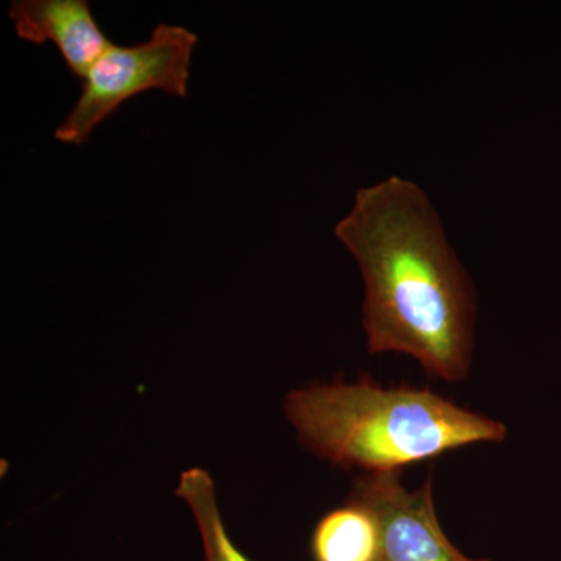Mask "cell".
Wrapping results in <instances>:
<instances>
[{
    "label": "cell",
    "mask_w": 561,
    "mask_h": 561,
    "mask_svg": "<svg viewBox=\"0 0 561 561\" xmlns=\"http://www.w3.org/2000/svg\"><path fill=\"white\" fill-rule=\"evenodd\" d=\"M334 232L364 278L368 351L408 354L430 375L463 381L474 290L426 192L400 175L360 187Z\"/></svg>",
    "instance_id": "6da1fadb"
},
{
    "label": "cell",
    "mask_w": 561,
    "mask_h": 561,
    "mask_svg": "<svg viewBox=\"0 0 561 561\" xmlns=\"http://www.w3.org/2000/svg\"><path fill=\"white\" fill-rule=\"evenodd\" d=\"M284 413L309 451L342 468L398 472L474 443H497L504 424L431 390L370 381L316 383L290 391Z\"/></svg>",
    "instance_id": "7a4b0ae2"
},
{
    "label": "cell",
    "mask_w": 561,
    "mask_h": 561,
    "mask_svg": "<svg viewBox=\"0 0 561 561\" xmlns=\"http://www.w3.org/2000/svg\"><path fill=\"white\" fill-rule=\"evenodd\" d=\"M197 44V33L165 22L142 43L113 44L81 80L79 99L55 128V139L83 146L99 125L144 92L186 98Z\"/></svg>",
    "instance_id": "3957f363"
},
{
    "label": "cell",
    "mask_w": 561,
    "mask_h": 561,
    "mask_svg": "<svg viewBox=\"0 0 561 561\" xmlns=\"http://www.w3.org/2000/svg\"><path fill=\"white\" fill-rule=\"evenodd\" d=\"M350 501L375 516L381 561H490L470 559L448 540L435 513L431 481L411 491L398 472H367L354 483Z\"/></svg>",
    "instance_id": "277c9868"
},
{
    "label": "cell",
    "mask_w": 561,
    "mask_h": 561,
    "mask_svg": "<svg viewBox=\"0 0 561 561\" xmlns=\"http://www.w3.org/2000/svg\"><path fill=\"white\" fill-rule=\"evenodd\" d=\"M14 32L28 43H51L73 76L83 80L113 46L87 0H14L9 9Z\"/></svg>",
    "instance_id": "5b68a950"
},
{
    "label": "cell",
    "mask_w": 561,
    "mask_h": 561,
    "mask_svg": "<svg viewBox=\"0 0 561 561\" xmlns=\"http://www.w3.org/2000/svg\"><path fill=\"white\" fill-rule=\"evenodd\" d=\"M313 561H381V534L375 516L350 501L317 523Z\"/></svg>",
    "instance_id": "8992f818"
},
{
    "label": "cell",
    "mask_w": 561,
    "mask_h": 561,
    "mask_svg": "<svg viewBox=\"0 0 561 561\" xmlns=\"http://www.w3.org/2000/svg\"><path fill=\"white\" fill-rule=\"evenodd\" d=\"M175 493L194 516L205 561H251L225 526L216 483L208 471L194 467L181 472Z\"/></svg>",
    "instance_id": "52a82bcc"
}]
</instances>
